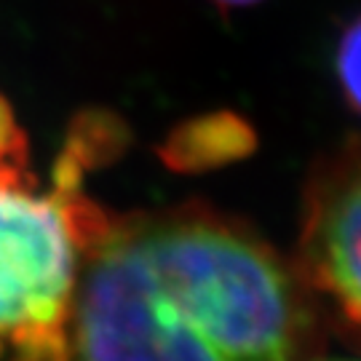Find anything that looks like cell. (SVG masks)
<instances>
[{
  "label": "cell",
  "instance_id": "obj_8",
  "mask_svg": "<svg viewBox=\"0 0 361 361\" xmlns=\"http://www.w3.org/2000/svg\"><path fill=\"white\" fill-rule=\"evenodd\" d=\"M214 3L222 6V8H241V6H255L259 0H214Z\"/></svg>",
  "mask_w": 361,
  "mask_h": 361
},
{
  "label": "cell",
  "instance_id": "obj_6",
  "mask_svg": "<svg viewBox=\"0 0 361 361\" xmlns=\"http://www.w3.org/2000/svg\"><path fill=\"white\" fill-rule=\"evenodd\" d=\"M337 80L345 102L361 116V16L343 32L335 59Z\"/></svg>",
  "mask_w": 361,
  "mask_h": 361
},
{
  "label": "cell",
  "instance_id": "obj_1",
  "mask_svg": "<svg viewBox=\"0 0 361 361\" xmlns=\"http://www.w3.org/2000/svg\"><path fill=\"white\" fill-rule=\"evenodd\" d=\"M326 322L295 259L209 204L104 212L67 361H310Z\"/></svg>",
  "mask_w": 361,
  "mask_h": 361
},
{
  "label": "cell",
  "instance_id": "obj_2",
  "mask_svg": "<svg viewBox=\"0 0 361 361\" xmlns=\"http://www.w3.org/2000/svg\"><path fill=\"white\" fill-rule=\"evenodd\" d=\"M104 212L83 182L40 188L0 161V361H67L86 244Z\"/></svg>",
  "mask_w": 361,
  "mask_h": 361
},
{
  "label": "cell",
  "instance_id": "obj_9",
  "mask_svg": "<svg viewBox=\"0 0 361 361\" xmlns=\"http://www.w3.org/2000/svg\"><path fill=\"white\" fill-rule=\"evenodd\" d=\"M310 361H361V359H356V356H340V359H326V356H316V359H310Z\"/></svg>",
  "mask_w": 361,
  "mask_h": 361
},
{
  "label": "cell",
  "instance_id": "obj_7",
  "mask_svg": "<svg viewBox=\"0 0 361 361\" xmlns=\"http://www.w3.org/2000/svg\"><path fill=\"white\" fill-rule=\"evenodd\" d=\"M27 134L16 121L11 102L0 94V161H27Z\"/></svg>",
  "mask_w": 361,
  "mask_h": 361
},
{
  "label": "cell",
  "instance_id": "obj_3",
  "mask_svg": "<svg viewBox=\"0 0 361 361\" xmlns=\"http://www.w3.org/2000/svg\"><path fill=\"white\" fill-rule=\"evenodd\" d=\"M292 259L326 329L361 350V137L310 171Z\"/></svg>",
  "mask_w": 361,
  "mask_h": 361
},
{
  "label": "cell",
  "instance_id": "obj_4",
  "mask_svg": "<svg viewBox=\"0 0 361 361\" xmlns=\"http://www.w3.org/2000/svg\"><path fill=\"white\" fill-rule=\"evenodd\" d=\"M257 150L252 123L231 110L195 116L169 131L158 147L161 164L177 174H201L231 166Z\"/></svg>",
  "mask_w": 361,
  "mask_h": 361
},
{
  "label": "cell",
  "instance_id": "obj_5",
  "mask_svg": "<svg viewBox=\"0 0 361 361\" xmlns=\"http://www.w3.org/2000/svg\"><path fill=\"white\" fill-rule=\"evenodd\" d=\"M129 145V129L123 121L107 110H86L73 121L59 158L73 164L78 171H91L116 161Z\"/></svg>",
  "mask_w": 361,
  "mask_h": 361
}]
</instances>
